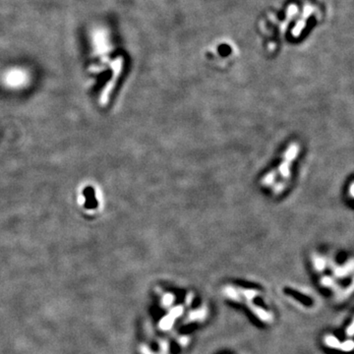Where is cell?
I'll list each match as a JSON object with an SVG mask.
<instances>
[{
	"instance_id": "obj_1",
	"label": "cell",
	"mask_w": 354,
	"mask_h": 354,
	"mask_svg": "<svg viewBox=\"0 0 354 354\" xmlns=\"http://www.w3.org/2000/svg\"><path fill=\"white\" fill-rule=\"evenodd\" d=\"M302 153L303 146L300 142H288L274 163L259 177L260 189L274 199L284 196L293 185Z\"/></svg>"
}]
</instances>
